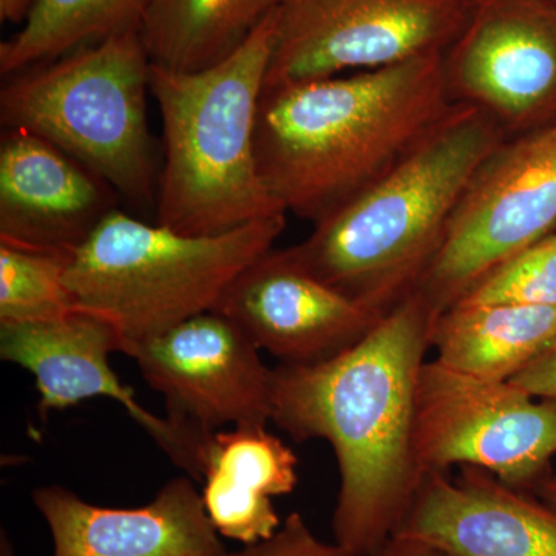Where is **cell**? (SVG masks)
<instances>
[{"instance_id": "1", "label": "cell", "mask_w": 556, "mask_h": 556, "mask_svg": "<svg viewBox=\"0 0 556 556\" xmlns=\"http://www.w3.org/2000/svg\"><path fill=\"white\" fill-rule=\"evenodd\" d=\"M438 314L416 291L356 345L313 365L274 368L273 422L334 450L336 543L375 556L407 517L422 475L413 450L416 390Z\"/></svg>"}, {"instance_id": "2", "label": "cell", "mask_w": 556, "mask_h": 556, "mask_svg": "<svg viewBox=\"0 0 556 556\" xmlns=\"http://www.w3.org/2000/svg\"><path fill=\"white\" fill-rule=\"evenodd\" d=\"M452 105L444 54L265 87L260 175L285 211L317 225L407 159Z\"/></svg>"}, {"instance_id": "3", "label": "cell", "mask_w": 556, "mask_h": 556, "mask_svg": "<svg viewBox=\"0 0 556 556\" xmlns=\"http://www.w3.org/2000/svg\"><path fill=\"white\" fill-rule=\"evenodd\" d=\"M506 139L481 110L453 104L407 159L314 225L292 254L328 287L386 316L415 294L471 175Z\"/></svg>"}, {"instance_id": "4", "label": "cell", "mask_w": 556, "mask_h": 556, "mask_svg": "<svg viewBox=\"0 0 556 556\" xmlns=\"http://www.w3.org/2000/svg\"><path fill=\"white\" fill-rule=\"evenodd\" d=\"M276 28L274 11L240 49L199 72L150 68V94L163 121L160 225L188 236H219L288 214L263 182L255 156Z\"/></svg>"}, {"instance_id": "5", "label": "cell", "mask_w": 556, "mask_h": 556, "mask_svg": "<svg viewBox=\"0 0 556 556\" xmlns=\"http://www.w3.org/2000/svg\"><path fill=\"white\" fill-rule=\"evenodd\" d=\"M285 226L287 215H278L219 236H188L115 208L70 254L65 283L76 309L109 320L127 348L217 309Z\"/></svg>"}, {"instance_id": "6", "label": "cell", "mask_w": 556, "mask_h": 556, "mask_svg": "<svg viewBox=\"0 0 556 556\" xmlns=\"http://www.w3.org/2000/svg\"><path fill=\"white\" fill-rule=\"evenodd\" d=\"M150 68L138 30L110 36L11 76L0 121L47 139L135 206L156 207Z\"/></svg>"}, {"instance_id": "7", "label": "cell", "mask_w": 556, "mask_h": 556, "mask_svg": "<svg viewBox=\"0 0 556 556\" xmlns=\"http://www.w3.org/2000/svg\"><path fill=\"white\" fill-rule=\"evenodd\" d=\"M413 450L422 478L473 467L535 492L556 456V402L431 358L417 382Z\"/></svg>"}, {"instance_id": "8", "label": "cell", "mask_w": 556, "mask_h": 556, "mask_svg": "<svg viewBox=\"0 0 556 556\" xmlns=\"http://www.w3.org/2000/svg\"><path fill=\"white\" fill-rule=\"evenodd\" d=\"M556 229V126L506 139L471 175L417 291L437 314Z\"/></svg>"}, {"instance_id": "9", "label": "cell", "mask_w": 556, "mask_h": 556, "mask_svg": "<svg viewBox=\"0 0 556 556\" xmlns=\"http://www.w3.org/2000/svg\"><path fill=\"white\" fill-rule=\"evenodd\" d=\"M475 0H283L266 87L444 54Z\"/></svg>"}, {"instance_id": "10", "label": "cell", "mask_w": 556, "mask_h": 556, "mask_svg": "<svg viewBox=\"0 0 556 556\" xmlns=\"http://www.w3.org/2000/svg\"><path fill=\"white\" fill-rule=\"evenodd\" d=\"M452 104L490 116L507 139L556 126V5L475 0L444 53Z\"/></svg>"}, {"instance_id": "11", "label": "cell", "mask_w": 556, "mask_h": 556, "mask_svg": "<svg viewBox=\"0 0 556 556\" xmlns=\"http://www.w3.org/2000/svg\"><path fill=\"white\" fill-rule=\"evenodd\" d=\"M260 351L236 321L211 311L130 343L124 354L163 394L172 422L211 438L225 426L273 420L274 369Z\"/></svg>"}, {"instance_id": "12", "label": "cell", "mask_w": 556, "mask_h": 556, "mask_svg": "<svg viewBox=\"0 0 556 556\" xmlns=\"http://www.w3.org/2000/svg\"><path fill=\"white\" fill-rule=\"evenodd\" d=\"M126 342L109 320L86 311L31 324H0V357L27 369L38 388L40 416L75 407L87 399L118 402L189 478L201 479L211 438L182 430L169 417L148 412L135 391L121 382L110 354L124 353Z\"/></svg>"}, {"instance_id": "13", "label": "cell", "mask_w": 556, "mask_h": 556, "mask_svg": "<svg viewBox=\"0 0 556 556\" xmlns=\"http://www.w3.org/2000/svg\"><path fill=\"white\" fill-rule=\"evenodd\" d=\"M215 311L281 365H313L338 356L382 318L318 280L291 248H273L255 260Z\"/></svg>"}, {"instance_id": "14", "label": "cell", "mask_w": 556, "mask_h": 556, "mask_svg": "<svg viewBox=\"0 0 556 556\" xmlns=\"http://www.w3.org/2000/svg\"><path fill=\"white\" fill-rule=\"evenodd\" d=\"M394 535L450 556H556V507L481 468L428 473Z\"/></svg>"}, {"instance_id": "15", "label": "cell", "mask_w": 556, "mask_h": 556, "mask_svg": "<svg viewBox=\"0 0 556 556\" xmlns=\"http://www.w3.org/2000/svg\"><path fill=\"white\" fill-rule=\"evenodd\" d=\"M104 179L47 139L7 129L0 141V243L70 255L116 208Z\"/></svg>"}, {"instance_id": "16", "label": "cell", "mask_w": 556, "mask_h": 556, "mask_svg": "<svg viewBox=\"0 0 556 556\" xmlns=\"http://www.w3.org/2000/svg\"><path fill=\"white\" fill-rule=\"evenodd\" d=\"M53 556H225L219 533L190 478L166 482L138 508L94 506L61 485L33 492Z\"/></svg>"}, {"instance_id": "17", "label": "cell", "mask_w": 556, "mask_h": 556, "mask_svg": "<svg viewBox=\"0 0 556 556\" xmlns=\"http://www.w3.org/2000/svg\"><path fill=\"white\" fill-rule=\"evenodd\" d=\"M298 455L266 426L215 431L204 453V508L219 536L243 546L268 540L281 521L273 497L298 486Z\"/></svg>"}, {"instance_id": "18", "label": "cell", "mask_w": 556, "mask_h": 556, "mask_svg": "<svg viewBox=\"0 0 556 556\" xmlns=\"http://www.w3.org/2000/svg\"><path fill=\"white\" fill-rule=\"evenodd\" d=\"M556 338V308L453 305L431 329L434 361L463 375L510 382Z\"/></svg>"}, {"instance_id": "19", "label": "cell", "mask_w": 556, "mask_h": 556, "mask_svg": "<svg viewBox=\"0 0 556 556\" xmlns=\"http://www.w3.org/2000/svg\"><path fill=\"white\" fill-rule=\"evenodd\" d=\"M283 0H150L139 38L156 67L199 72L243 46Z\"/></svg>"}, {"instance_id": "20", "label": "cell", "mask_w": 556, "mask_h": 556, "mask_svg": "<svg viewBox=\"0 0 556 556\" xmlns=\"http://www.w3.org/2000/svg\"><path fill=\"white\" fill-rule=\"evenodd\" d=\"M150 0H36L20 30L0 43V73L13 76L110 36L138 30Z\"/></svg>"}, {"instance_id": "21", "label": "cell", "mask_w": 556, "mask_h": 556, "mask_svg": "<svg viewBox=\"0 0 556 556\" xmlns=\"http://www.w3.org/2000/svg\"><path fill=\"white\" fill-rule=\"evenodd\" d=\"M70 255L0 243V324H31L76 311L65 283Z\"/></svg>"}, {"instance_id": "22", "label": "cell", "mask_w": 556, "mask_h": 556, "mask_svg": "<svg viewBox=\"0 0 556 556\" xmlns=\"http://www.w3.org/2000/svg\"><path fill=\"white\" fill-rule=\"evenodd\" d=\"M459 303L556 308V229L490 270Z\"/></svg>"}, {"instance_id": "23", "label": "cell", "mask_w": 556, "mask_h": 556, "mask_svg": "<svg viewBox=\"0 0 556 556\" xmlns=\"http://www.w3.org/2000/svg\"><path fill=\"white\" fill-rule=\"evenodd\" d=\"M225 556H356L340 547L328 544L314 535L300 514H291L280 529L268 540L244 546L239 552H228Z\"/></svg>"}, {"instance_id": "24", "label": "cell", "mask_w": 556, "mask_h": 556, "mask_svg": "<svg viewBox=\"0 0 556 556\" xmlns=\"http://www.w3.org/2000/svg\"><path fill=\"white\" fill-rule=\"evenodd\" d=\"M510 382L532 396L556 402V338Z\"/></svg>"}, {"instance_id": "25", "label": "cell", "mask_w": 556, "mask_h": 556, "mask_svg": "<svg viewBox=\"0 0 556 556\" xmlns=\"http://www.w3.org/2000/svg\"><path fill=\"white\" fill-rule=\"evenodd\" d=\"M375 556H450L439 548L413 538L393 535Z\"/></svg>"}, {"instance_id": "26", "label": "cell", "mask_w": 556, "mask_h": 556, "mask_svg": "<svg viewBox=\"0 0 556 556\" xmlns=\"http://www.w3.org/2000/svg\"><path fill=\"white\" fill-rule=\"evenodd\" d=\"M36 0H0V21L9 24H22Z\"/></svg>"}, {"instance_id": "27", "label": "cell", "mask_w": 556, "mask_h": 556, "mask_svg": "<svg viewBox=\"0 0 556 556\" xmlns=\"http://www.w3.org/2000/svg\"><path fill=\"white\" fill-rule=\"evenodd\" d=\"M533 493L556 507V473H552L551 477L544 479Z\"/></svg>"}, {"instance_id": "28", "label": "cell", "mask_w": 556, "mask_h": 556, "mask_svg": "<svg viewBox=\"0 0 556 556\" xmlns=\"http://www.w3.org/2000/svg\"><path fill=\"white\" fill-rule=\"evenodd\" d=\"M551 2H552V3H555V5H556V0H551Z\"/></svg>"}]
</instances>
